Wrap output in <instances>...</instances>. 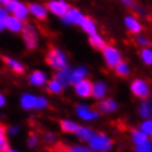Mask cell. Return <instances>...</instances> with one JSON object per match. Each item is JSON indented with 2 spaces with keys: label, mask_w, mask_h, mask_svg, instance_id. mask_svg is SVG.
<instances>
[{
  "label": "cell",
  "mask_w": 152,
  "mask_h": 152,
  "mask_svg": "<svg viewBox=\"0 0 152 152\" xmlns=\"http://www.w3.org/2000/svg\"><path fill=\"white\" fill-rule=\"evenodd\" d=\"M47 7H48L49 12L59 18L64 17V14L70 9V5H68L64 0H49L47 3Z\"/></svg>",
  "instance_id": "9"
},
{
  "label": "cell",
  "mask_w": 152,
  "mask_h": 152,
  "mask_svg": "<svg viewBox=\"0 0 152 152\" xmlns=\"http://www.w3.org/2000/svg\"><path fill=\"white\" fill-rule=\"evenodd\" d=\"M8 16H9V12L7 10L5 7H0V32L5 30V21Z\"/></svg>",
  "instance_id": "34"
},
{
  "label": "cell",
  "mask_w": 152,
  "mask_h": 152,
  "mask_svg": "<svg viewBox=\"0 0 152 152\" xmlns=\"http://www.w3.org/2000/svg\"><path fill=\"white\" fill-rule=\"evenodd\" d=\"M80 27H81V30L85 34H88V36L94 35V34L98 32V28H97L96 22H94L92 18H89V17H85V20L83 21V23L80 25Z\"/></svg>",
  "instance_id": "23"
},
{
  "label": "cell",
  "mask_w": 152,
  "mask_h": 152,
  "mask_svg": "<svg viewBox=\"0 0 152 152\" xmlns=\"http://www.w3.org/2000/svg\"><path fill=\"white\" fill-rule=\"evenodd\" d=\"M5 103H7V99H5V97L3 96L1 93H0V108H1V107H4V106H5Z\"/></svg>",
  "instance_id": "41"
},
{
  "label": "cell",
  "mask_w": 152,
  "mask_h": 152,
  "mask_svg": "<svg viewBox=\"0 0 152 152\" xmlns=\"http://www.w3.org/2000/svg\"><path fill=\"white\" fill-rule=\"evenodd\" d=\"M117 1H120L123 5L128 7V8H133V9H134V8H135V5H137L133 1V0H117Z\"/></svg>",
  "instance_id": "40"
},
{
  "label": "cell",
  "mask_w": 152,
  "mask_h": 152,
  "mask_svg": "<svg viewBox=\"0 0 152 152\" xmlns=\"http://www.w3.org/2000/svg\"><path fill=\"white\" fill-rule=\"evenodd\" d=\"M63 89H64V86L57 79H52V80H48L47 83V90L52 94H61Z\"/></svg>",
  "instance_id": "28"
},
{
  "label": "cell",
  "mask_w": 152,
  "mask_h": 152,
  "mask_svg": "<svg viewBox=\"0 0 152 152\" xmlns=\"http://www.w3.org/2000/svg\"><path fill=\"white\" fill-rule=\"evenodd\" d=\"M7 10L9 12V14H13L17 18H20L22 21H26L30 16V10H28V5L25 3L20 1V0H10L8 4L4 5Z\"/></svg>",
  "instance_id": "4"
},
{
  "label": "cell",
  "mask_w": 152,
  "mask_h": 152,
  "mask_svg": "<svg viewBox=\"0 0 152 152\" xmlns=\"http://www.w3.org/2000/svg\"><path fill=\"white\" fill-rule=\"evenodd\" d=\"M4 63L8 66L10 70L13 72H16V74H23L26 71V67L25 64L21 62V61H18L16 58H13V57H4Z\"/></svg>",
  "instance_id": "20"
},
{
  "label": "cell",
  "mask_w": 152,
  "mask_h": 152,
  "mask_svg": "<svg viewBox=\"0 0 152 152\" xmlns=\"http://www.w3.org/2000/svg\"><path fill=\"white\" fill-rule=\"evenodd\" d=\"M26 143H27L28 148H35L37 144H39V135H36V134H28L27 139H26Z\"/></svg>",
  "instance_id": "36"
},
{
  "label": "cell",
  "mask_w": 152,
  "mask_h": 152,
  "mask_svg": "<svg viewBox=\"0 0 152 152\" xmlns=\"http://www.w3.org/2000/svg\"><path fill=\"white\" fill-rule=\"evenodd\" d=\"M37 101H39V96H35L31 93H23L20 98V104L26 111H32L37 107Z\"/></svg>",
  "instance_id": "14"
},
{
  "label": "cell",
  "mask_w": 152,
  "mask_h": 152,
  "mask_svg": "<svg viewBox=\"0 0 152 152\" xmlns=\"http://www.w3.org/2000/svg\"><path fill=\"white\" fill-rule=\"evenodd\" d=\"M56 139H57V137H56L54 133H52V132H47V133L44 134V140H45V143H54Z\"/></svg>",
  "instance_id": "39"
},
{
  "label": "cell",
  "mask_w": 152,
  "mask_h": 152,
  "mask_svg": "<svg viewBox=\"0 0 152 152\" xmlns=\"http://www.w3.org/2000/svg\"><path fill=\"white\" fill-rule=\"evenodd\" d=\"M139 58L144 64H146V66L152 67V48H150V47L140 48Z\"/></svg>",
  "instance_id": "29"
},
{
  "label": "cell",
  "mask_w": 152,
  "mask_h": 152,
  "mask_svg": "<svg viewBox=\"0 0 152 152\" xmlns=\"http://www.w3.org/2000/svg\"><path fill=\"white\" fill-rule=\"evenodd\" d=\"M138 113L142 119H150L152 117V99H142L138 106Z\"/></svg>",
  "instance_id": "22"
},
{
  "label": "cell",
  "mask_w": 152,
  "mask_h": 152,
  "mask_svg": "<svg viewBox=\"0 0 152 152\" xmlns=\"http://www.w3.org/2000/svg\"><path fill=\"white\" fill-rule=\"evenodd\" d=\"M93 134H94V132L90 128H88V126H81V125H80V128H79V130L76 132L75 135L77 137V139L81 140V142H88V140L92 138Z\"/></svg>",
  "instance_id": "26"
},
{
  "label": "cell",
  "mask_w": 152,
  "mask_h": 152,
  "mask_svg": "<svg viewBox=\"0 0 152 152\" xmlns=\"http://www.w3.org/2000/svg\"><path fill=\"white\" fill-rule=\"evenodd\" d=\"M71 71H72V68L68 66H64L62 68H59V70H56V74H54V79H57L61 84H62L64 88L68 85H71L70 84V77H71Z\"/></svg>",
  "instance_id": "19"
},
{
  "label": "cell",
  "mask_w": 152,
  "mask_h": 152,
  "mask_svg": "<svg viewBox=\"0 0 152 152\" xmlns=\"http://www.w3.org/2000/svg\"><path fill=\"white\" fill-rule=\"evenodd\" d=\"M150 139V135H147L144 132H142L140 129H134V130L132 132V134H130V140L133 142V144H140V143H143V142H146V140Z\"/></svg>",
  "instance_id": "25"
},
{
  "label": "cell",
  "mask_w": 152,
  "mask_h": 152,
  "mask_svg": "<svg viewBox=\"0 0 152 152\" xmlns=\"http://www.w3.org/2000/svg\"><path fill=\"white\" fill-rule=\"evenodd\" d=\"M88 146L93 152H110L113 147L112 139L103 133H94L88 140Z\"/></svg>",
  "instance_id": "1"
},
{
  "label": "cell",
  "mask_w": 152,
  "mask_h": 152,
  "mask_svg": "<svg viewBox=\"0 0 152 152\" xmlns=\"http://www.w3.org/2000/svg\"><path fill=\"white\" fill-rule=\"evenodd\" d=\"M9 148V142L7 138V126L0 124V152H7Z\"/></svg>",
  "instance_id": "27"
},
{
  "label": "cell",
  "mask_w": 152,
  "mask_h": 152,
  "mask_svg": "<svg viewBox=\"0 0 152 152\" xmlns=\"http://www.w3.org/2000/svg\"><path fill=\"white\" fill-rule=\"evenodd\" d=\"M115 74L117 76H120V77H126V76L130 74V67H129V64L126 62L121 61V62L115 67Z\"/></svg>",
  "instance_id": "30"
},
{
  "label": "cell",
  "mask_w": 152,
  "mask_h": 152,
  "mask_svg": "<svg viewBox=\"0 0 152 152\" xmlns=\"http://www.w3.org/2000/svg\"><path fill=\"white\" fill-rule=\"evenodd\" d=\"M89 44H90V47L97 49V50H103V48L107 45L106 44V40L103 39V36H101L98 32L89 36Z\"/></svg>",
  "instance_id": "24"
},
{
  "label": "cell",
  "mask_w": 152,
  "mask_h": 152,
  "mask_svg": "<svg viewBox=\"0 0 152 152\" xmlns=\"http://www.w3.org/2000/svg\"><path fill=\"white\" fill-rule=\"evenodd\" d=\"M88 74H89V71L85 66H77V67L72 68L71 77H70V84L75 85V84H77V83L88 79Z\"/></svg>",
  "instance_id": "18"
},
{
  "label": "cell",
  "mask_w": 152,
  "mask_h": 152,
  "mask_svg": "<svg viewBox=\"0 0 152 152\" xmlns=\"http://www.w3.org/2000/svg\"><path fill=\"white\" fill-rule=\"evenodd\" d=\"M20 130H21V128L18 126V125H10V126L7 128V134L10 137H14L20 133Z\"/></svg>",
  "instance_id": "38"
},
{
  "label": "cell",
  "mask_w": 152,
  "mask_h": 152,
  "mask_svg": "<svg viewBox=\"0 0 152 152\" xmlns=\"http://www.w3.org/2000/svg\"><path fill=\"white\" fill-rule=\"evenodd\" d=\"M22 35V40L25 43V47L28 49V50H34V49L37 48V44H39V32H37V28L31 23L25 25L23 31L21 32Z\"/></svg>",
  "instance_id": "2"
},
{
  "label": "cell",
  "mask_w": 152,
  "mask_h": 152,
  "mask_svg": "<svg viewBox=\"0 0 152 152\" xmlns=\"http://www.w3.org/2000/svg\"><path fill=\"white\" fill-rule=\"evenodd\" d=\"M61 20H62V22L64 25L80 26L83 23V21L85 20V16L77 8H72V7H70V9L67 10V13L64 14V17H62Z\"/></svg>",
  "instance_id": "8"
},
{
  "label": "cell",
  "mask_w": 152,
  "mask_h": 152,
  "mask_svg": "<svg viewBox=\"0 0 152 152\" xmlns=\"http://www.w3.org/2000/svg\"><path fill=\"white\" fill-rule=\"evenodd\" d=\"M135 43L139 45L140 48H147V47H150V44H151V40L148 39L147 36H144V35H139L135 37Z\"/></svg>",
  "instance_id": "35"
},
{
  "label": "cell",
  "mask_w": 152,
  "mask_h": 152,
  "mask_svg": "<svg viewBox=\"0 0 152 152\" xmlns=\"http://www.w3.org/2000/svg\"><path fill=\"white\" fill-rule=\"evenodd\" d=\"M124 25L126 30L132 34H135V35H139L142 32V23L138 20V17L133 16V14H129V16H125L124 18Z\"/></svg>",
  "instance_id": "16"
},
{
  "label": "cell",
  "mask_w": 152,
  "mask_h": 152,
  "mask_svg": "<svg viewBox=\"0 0 152 152\" xmlns=\"http://www.w3.org/2000/svg\"><path fill=\"white\" fill-rule=\"evenodd\" d=\"M117 108H119V104H117V102L113 99V98H103V99H101L97 104L98 111L101 113H106V115L116 112Z\"/></svg>",
  "instance_id": "12"
},
{
  "label": "cell",
  "mask_w": 152,
  "mask_h": 152,
  "mask_svg": "<svg viewBox=\"0 0 152 152\" xmlns=\"http://www.w3.org/2000/svg\"><path fill=\"white\" fill-rule=\"evenodd\" d=\"M102 54H103L104 63L110 68H115L123 61V56H121L120 50L113 45H106L102 50Z\"/></svg>",
  "instance_id": "5"
},
{
  "label": "cell",
  "mask_w": 152,
  "mask_h": 152,
  "mask_svg": "<svg viewBox=\"0 0 152 152\" xmlns=\"http://www.w3.org/2000/svg\"><path fill=\"white\" fill-rule=\"evenodd\" d=\"M9 1H10V0H0V4H1V5H5V4H8Z\"/></svg>",
  "instance_id": "42"
},
{
  "label": "cell",
  "mask_w": 152,
  "mask_h": 152,
  "mask_svg": "<svg viewBox=\"0 0 152 152\" xmlns=\"http://www.w3.org/2000/svg\"><path fill=\"white\" fill-rule=\"evenodd\" d=\"M134 152H152V140L148 139L140 144H135Z\"/></svg>",
  "instance_id": "31"
},
{
  "label": "cell",
  "mask_w": 152,
  "mask_h": 152,
  "mask_svg": "<svg viewBox=\"0 0 152 152\" xmlns=\"http://www.w3.org/2000/svg\"><path fill=\"white\" fill-rule=\"evenodd\" d=\"M49 106V101L48 98H45L44 96H39V101H37V107L36 110L37 111H43V110H45Z\"/></svg>",
  "instance_id": "37"
},
{
  "label": "cell",
  "mask_w": 152,
  "mask_h": 152,
  "mask_svg": "<svg viewBox=\"0 0 152 152\" xmlns=\"http://www.w3.org/2000/svg\"><path fill=\"white\" fill-rule=\"evenodd\" d=\"M66 152H93L89 146H83V144H74V146H68Z\"/></svg>",
  "instance_id": "33"
},
{
  "label": "cell",
  "mask_w": 152,
  "mask_h": 152,
  "mask_svg": "<svg viewBox=\"0 0 152 152\" xmlns=\"http://www.w3.org/2000/svg\"><path fill=\"white\" fill-rule=\"evenodd\" d=\"M108 93V85L103 80H97L93 83V89H92V98L96 101H101L106 98Z\"/></svg>",
  "instance_id": "15"
},
{
  "label": "cell",
  "mask_w": 152,
  "mask_h": 152,
  "mask_svg": "<svg viewBox=\"0 0 152 152\" xmlns=\"http://www.w3.org/2000/svg\"><path fill=\"white\" fill-rule=\"evenodd\" d=\"M47 63L54 70L67 66V56L59 48H52L47 54Z\"/></svg>",
  "instance_id": "3"
},
{
  "label": "cell",
  "mask_w": 152,
  "mask_h": 152,
  "mask_svg": "<svg viewBox=\"0 0 152 152\" xmlns=\"http://www.w3.org/2000/svg\"><path fill=\"white\" fill-rule=\"evenodd\" d=\"M7 152H21V151H18V150H14V148H9Z\"/></svg>",
  "instance_id": "43"
},
{
  "label": "cell",
  "mask_w": 152,
  "mask_h": 152,
  "mask_svg": "<svg viewBox=\"0 0 152 152\" xmlns=\"http://www.w3.org/2000/svg\"><path fill=\"white\" fill-rule=\"evenodd\" d=\"M130 92L133 93V96L142 99H147L151 96V89L148 83L144 79H134L130 84Z\"/></svg>",
  "instance_id": "6"
},
{
  "label": "cell",
  "mask_w": 152,
  "mask_h": 152,
  "mask_svg": "<svg viewBox=\"0 0 152 152\" xmlns=\"http://www.w3.org/2000/svg\"><path fill=\"white\" fill-rule=\"evenodd\" d=\"M92 89H93V83L88 80V79L74 85L75 94L80 98H90L92 97Z\"/></svg>",
  "instance_id": "11"
},
{
  "label": "cell",
  "mask_w": 152,
  "mask_h": 152,
  "mask_svg": "<svg viewBox=\"0 0 152 152\" xmlns=\"http://www.w3.org/2000/svg\"><path fill=\"white\" fill-rule=\"evenodd\" d=\"M75 112L77 117L83 121H94L99 117L101 112L98 110H94L88 104H84V103H79L77 106L75 107Z\"/></svg>",
  "instance_id": "7"
},
{
  "label": "cell",
  "mask_w": 152,
  "mask_h": 152,
  "mask_svg": "<svg viewBox=\"0 0 152 152\" xmlns=\"http://www.w3.org/2000/svg\"><path fill=\"white\" fill-rule=\"evenodd\" d=\"M139 129L146 133L147 135H151L152 134V117H150V119H143V121L139 125Z\"/></svg>",
  "instance_id": "32"
},
{
  "label": "cell",
  "mask_w": 152,
  "mask_h": 152,
  "mask_svg": "<svg viewBox=\"0 0 152 152\" xmlns=\"http://www.w3.org/2000/svg\"><path fill=\"white\" fill-rule=\"evenodd\" d=\"M25 28V22L17 18L16 16L13 14H9L7 17V21H5V30L13 32V34H21Z\"/></svg>",
  "instance_id": "13"
},
{
  "label": "cell",
  "mask_w": 152,
  "mask_h": 152,
  "mask_svg": "<svg viewBox=\"0 0 152 152\" xmlns=\"http://www.w3.org/2000/svg\"><path fill=\"white\" fill-rule=\"evenodd\" d=\"M28 10H30V14L36 18L39 21H44L47 20L48 17V7L45 4H41V3H30L28 4Z\"/></svg>",
  "instance_id": "10"
},
{
  "label": "cell",
  "mask_w": 152,
  "mask_h": 152,
  "mask_svg": "<svg viewBox=\"0 0 152 152\" xmlns=\"http://www.w3.org/2000/svg\"><path fill=\"white\" fill-rule=\"evenodd\" d=\"M28 83L31 85H34V86H37V88H40V86L47 85L48 76H47V74H45L44 71L35 70V71H32L31 74L28 75Z\"/></svg>",
  "instance_id": "17"
},
{
  "label": "cell",
  "mask_w": 152,
  "mask_h": 152,
  "mask_svg": "<svg viewBox=\"0 0 152 152\" xmlns=\"http://www.w3.org/2000/svg\"><path fill=\"white\" fill-rule=\"evenodd\" d=\"M150 139H151V140H152V134H151V135H150Z\"/></svg>",
  "instance_id": "44"
},
{
  "label": "cell",
  "mask_w": 152,
  "mask_h": 152,
  "mask_svg": "<svg viewBox=\"0 0 152 152\" xmlns=\"http://www.w3.org/2000/svg\"><path fill=\"white\" fill-rule=\"evenodd\" d=\"M59 128L63 133H67V134H76V132L80 128V124L76 123L74 120L70 119H63L59 123Z\"/></svg>",
  "instance_id": "21"
}]
</instances>
